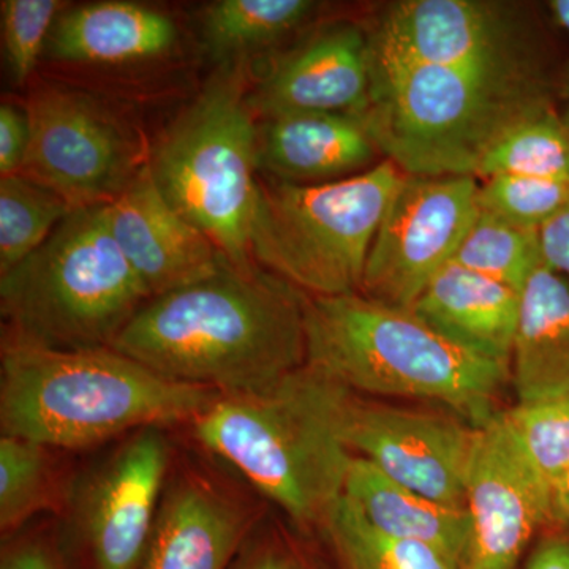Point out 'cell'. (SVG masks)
<instances>
[{
    "instance_id": "6da1fadb",
    "label": "cell",
    "mask_w": 569,
    "mask_h": 569,
    "mask_svg": "<svg viewBox=\"0 0 569 569\" xmlns=\"http://www.w3.org/2000/svg\"><path fill=\"white\" fill-rule=\"evenodd\" d=\"M309 299L258 264L224 263L149 299L110 348L178 383L254 395L307 365Z\"/></svg>"
},
{
    "instance_id": "7a4b0ae2",
    "label": "cell",
    "mask_w": 569,
    "mask_h": 569,
    "mask_svg": "<svg viewBox=\"0 0 569 569\" xmlns=\"http://www.w3.org/2000/svg\"><path fill=\"white\" fill-rule=\"evenodd\" d=\"M362 122L402 173L473 176L520 122L556 108L548 61L397 63L370 61Z\"/></svg>"
},
{
    "instance_id": "3957f363",
    "label": "cell",
    "mask_w": 569,
    "mask_h": 569,
    "mask_svg": "<svg viewBox=\"0 0 569 569\" xmlns=\"http://www.w3.org/2000/svg\"><path fill=\"white\" fill-rule=\"evenodd\" d=\"M219 397L168 380L110 347L3 346L2 436L44 448L91 447L129 430L193 422Z\"/></svg>"
},
{
    "instance_id": "277c9868",
    "label": "cell",
    "mask_w": 569,
    "mask_h": 569,
    "mask_svg": "<svg viewBox=\"0 0 569 569\" xmlns=\"http://www.w3.org/2000/svg\"><path fill=\"white\" fill-rule=\"evenodd\" d=\"M307 366L370 399L429 403L482 427L497 417L508 367L449 342L411 309L353 293L310 298Z\"/></svg>"
},
{
    "instance_id": "5b68a950",
    "label": "cell",
    "mask_w": 569,
    "mask_h": 569,
    "mask_svg": "<svg viewBox=\"0 0 569 569\" xmlns=\"http://www.w3.org/2000/svg\"><path fill=\"white\" fill-rule=\"evenodd\" d=\"M340 388L306 365L268 391L220 396L194 437L296 522L325 527L353 460L336 425Z\"/></svg>"
},
{
    "instance_id": "8992f818",
    "label": "cell",
    "mask_w": 569,
    "mask_h": 569,
    "mask_svg": "<svg viewBox=\"0 0 569 569\" xmlns=\"http://www.w3.org/2000/svg\"><path fill=\"white\" fill-rule=\"evenodd\" d=\"M149 296L112 238L104 206L78 209L0 276L7 342L52 350L112 346Z\"/></svg>"
},
{
    "instance_id": "52a82bcc",
    "label": "cell",
    "mask_w": 569,
    "mask_h": 569,
    "mask_svg": "<svg viewBox=\"0 0 569 569\" xmlns=\"http://www.w3.org/2000/svg\"><path fill=\"white\" fill-rule=\"evenodd\" d=\"M246 62L224 63L149 153L153 181L224 260L253 268L250 231L260 192L258 119Z\"/></svg>"
},
{
    "instance_id": "ba28073f",
    "label": "cell",
    "mask_w": 569,
    "mask_h": 569,
    "mask_svg": "<svg viewBox=\"0 0 569 569\" xmlns=\"http://www.w3.org/2000/svg\"><path fill=\"white\" fill-rule=\"evenodd\" d=\"M403 174L383 159L342 181H260L250 231L254 263L310 298L359 293L370 247Z\"/></svg>"
},
{
    "instance_id": "9c48e42d",
    "label": "cell",
    "mask_w": 569,
    "mask_h": 569,
    "mask_svg": "<svg viewBox=\"0 0 569 569\" xmlns=\"http://www.w3.org/2000/svg\"><path fill=\"white\" fill-rule=\"evenodd\" d=\"M26 111L31 140L18 174L59 194L71 211L111 203L149 162L129 123L89 93L43 86Z\"/></svg>"
},
{
    "instance_id": "30bf717a",
    "label": "cell",
    "mask_w": 569,
    "mask_h": 569,
    "mask_svg": "<svg viewBox=\"0 0 569 569\" xmlns=\"http://www.w3.org/2000/svg\"><path fill=\"white\" fill-rule=\"evenodd\" d=\"M370 61L500 63L546 59L529 3L505 0H399L369 24Z\"/></svg>"
},
{
    "instance_id": "8fae6325",
    "label": "cell",
    "mask_w": 569,
    "mask_h": 569,
    "mask_svg": "<svg viewBox=\"0 0 569 569\" xmlns=\"http://www.w3.org/2000/svg\"><path fill=\"white\" fill-rule=\"evenodd\" d=\"M478 192L473 176L403 174L370 247L359 293L411 309L455 260L477 217Z\"/></svg>"
},
{
    "instance_id": "7c38bea8",
    "label": "cell",
    "mask_w": 569,
    "mask_h": 569,
    "mask_svg": "<svg viewBox=\"0 0 569 569\" xmlns=\"http://www.w3.org/2000/svg\"><path fill=\"white\" fill-rule=\"evenodd\" d=\"M336 425L355 458L392 481L466 507V486L478 427L448 411L396 406L340 388Z\"/></svg>"
},
{
    "instance_id": "4fadbf2b",
    "label": "cell",
    "mask_w": 569,
    "mask_h": 569,
    "mask_svg": "<svg viewBox=\"0 0 569 569\" xmlns=\"http://www.w3.org/2000/svg\"><path fill=\"white\" fill-rule=\"evenodd\" d=\"M468 538L459 569H519L550 522V486L531 467L501 411L478 427L466 486Z\"/></svg>"
},
{
    "instance_id": "5bb4252c",
    "label": "cell",
    "mask_w": 569,
    "mask_h": 569,
    "mask_svg": "<svg viewBox=\"0 0 569 569\" xmlns=\"http://www.w3.org/2000/svg\"><path fill=\"white\" fill-rule=\"evenodd\" d=\"M370 51L365 24L321 26L284 52L250 91L257 119L302 112L362 118L370 103Z\"/></svg>"
},
{
    "instance_id": "9a60e30c",
    "label": "cell",
    "mask_w": 569,
    "mask_h": 569,
    "mask_svg": "<svg viewBox=\"0 0 569 569\" xmlns=\"http://www.w3.org/2000/svg\"><path fill=\"white\" fill-rule=\"evenodd\" d=\"M168 460L170 448L159 427L138 430L92 482L82 529L93 568H142Z\"/></svg>"
},
{
    "instance_id": "2e32d148",
    "label": "cell",
    "mask_w": 569,
    "mask_h": 569,
    "mask_svg": "<svg viewBox=\"0 0 569 569\" xmlns=\"http://www.w3.org/2000/svg\"><path fill=\"white\" fill-rule=\"evenodd\" d=\"M104 216L149 299L204 279L228 263L211 239L163 197L149 162L104 204Z\"/></svg>"
},
{
    "instance_id": "e0dca14e",
    "label": "cell",
    "mask_w": 569,
    "mask_h": 569,
    "mask_svg": "<svg viewBox=\"0 0 569 569\" xmlns=\"http://www.w3.org/2000/svg\"><path fill=\"white\" fill-rule=\"evenodd\" d=\"M380 157L383 153L358 116L302 112L258 127V171L274 181H342L376 167Z\"/></svg>"
},
{
    "instance_id": "ac0fdd59",
    "label": "cell",
    "mask_w": 569,
    "mask_h": 569,
    "mask_svg": "<svg viewBox=\"0 0 569 569\" xmlns=\"http://www.w3.org/2000/svg\"><path fill=\"white\" fill-rule=\"evenodd\" d=\"M519 301L516 288L451 261L411 310L449 342L509 369Z\"/></svg>"
},
{
    "instance_id": "d6986e66",
    "label": "cell",
    "mask_w": 569,
    "mask_h": 569,
    "mask_svg": "<svg viewBox=\"0 0 569 569\" xmlns=\"http://www.w3.org/2000/svg\"><path fill=\"white\" fill-rule=\"evenodd\" d=\"M178 37V26L164 11L104 0L63 11L52 28L47 52L52 61L71 66H137L170 54Z\"/></svg>"
},
{
    "instance_id": "ffe728a7",
    "label": "cell",
    "mask_w": 569,
    "mask_h": 569,
    "mask_svg": "<svg viewBox=\"0 0 569 569\" xmlns=\"http://www.w3.org/2000/svg\"><path fill=\"white\" fill-rule=\"evenodd\" d=\"M247 535L244 509L189 479L163 498L141 569H230Z\"/></svg>"
},
{
    "instance_id": "44dd1931",
    "label": "cell",
    "mask_w": 569,
    "mask_h": 569,
    "mask_svg": "<svg viewBox=\"0 0 569 569\" xmlns=\"http://www.w3.org/2000/svg\"><path fill=\"white\" fill-rule=\"evenodd\" d=\"M509 381L518 403L569 392V280L545 261L520 290Z\"/></svg>"
},
{
    "instance_id": "7402d4cb",
    "label": "cell",
    "mask_w": 569,
    "mask_h": 569,
    "mask_svg": "<svg viewBox=\"0 0 569 569\" xmlns=\"http://www.w3.org/2000/svg\"><path fill=\"white\" fill-rule=\"evenodd\" d=\"M343 496L377 530L425 542L460 563L468 538L466 507L441 503L415 492L355 456Z\"/></svg>"
},
{
    "instance_id": "603a6c76",
    "label": "cell",
    "mask_w": 569,
    "mask_h": 569,
    "mask_svg": "<svg viewBox=\"0 0 569 569\" xmlns=\"http://www.w3.org/2000/svg\"><path fill=\"white\" fill-rule=\"evenodd\" d=\"M320 10L313 0H219L201 18L206 50L222 66L246 62L305 31Z\"/></svg>"
},
{
    "instance_id": "cb8c5ba5",
    "label": "cell",
    "mask_w": 569,
    "mask_h": 569,
    "mask_svg": "<svg viewBox=\"0 0 569 569\" xmlns=\"http://www.w3.org/2000/svg\"><path fill=\"white\" fill-rule=\"evenodd\" d=\"M325 529L346 569H459L432 546L377 530L346 496L332 508Z\"/></svg>"
},
{
    "instance_id": "d4e9b609",
    "label": "cell",
    "mask_w": 569,
    "mask_h": 569,
    "mask_svg": "<svg viewBox=\"0 0 569 569\" xmlns=\"http://www.w3.org/2000/svg\"><path fill=\"white\" fill-rule=\"evenodd\" d=\"M71 212L59 194L24 176L0 179V276L43 246Z\"/></svg>"
},
{
    "instance_id": "484cf974",
    "label": "cell",
    "mask_w": 569,
    "mask_h": 569,
    "mask_svg": "<svg viewBox=\"0 0 569 569\" xmlns=\"http://www.w3.org/2000/svg\"><path fill=\"white\" fill-rule=\"evenodd\" d=\"M501 174L569 179V127L559 110L520 122L486 153L478 181Z\"/></svg>"
},
{
    "instance_id": "4316f807",
    "label": "cell",
    "mask_w": 569,
    "mask_h": 569,
    "mask_svg": "<svg viewBox=\"0 0 569 569\" xmlns=\"http://www.w3.org/2000/svg\"><path fill=\"white\" fill-rule=\"evenodd\" d=\"M452 261L520 291L542 261L539 230L507 222L478 206Z\"/></svg>"
},
{
    "instance_id": "83f0119b",
    "label": "cell",
    "mask_w": 569,
    "mask_h": 569,
    "mask_svg": "<svg viewBox=\"0 0 569 569\" xmlns=\"http://www.w3.org/2000/svg\"><path fill=\"white\" fill-rule=\"evenodd\" d=\"M522 455L548 485L569 470V392L501 411Z\"/></svg>"
},
{
    "instance_id": "f1b7e54d",
    "label": "cell",
    "mask_w": 569,
    "mask_h": 569,
    "mask_svg": "<svg viewBox=\"0 0 569 569\" xmlns=\"http://www.w3.org/2000/svg\"><path fill=\"white\" fill-rule=\"evenodd\" d=\"M50 492L47 448L22 438H0V527L17 529L44 507Z\"/></svg>"
},
{
    "instance_id": "f546056e",
    "label": "cell",
    "mask_w": 569,
    "mask_h": 569,
    "mask_svg": "<svg viewBox=\"0 0 569 569\" xmlns=\"http://www.w3.org/2000/svg\"><path fill=\"white\" fill-rule=\"evenodd\" d=\"M568 204L569 179L501 174L479 181V209L531 230H539Z\"/></svg>"
},
{
    "instance_id": "4dcf8cb0",
    "label": "cell",
    "mask_w": 569,
    "mask_h": 569,
    "mask_svg": "<svg viewBox=\"0 0 569 569\" xmlns=\"http://www.w3.org/2000/svg\"><path fill=\"white\" fill-rule=\"evenodd\" d=\"M69 3L61 0H2L3 50L11 78L24 84L31 78L41 54L47 51L52 28Z\"/></svg>"
},
{
    "instance_id": "1f68e13d",
    "label": "cell",
    "mask_w": 569,
    "mask_h": 569,
    "mask_svg": "<svg viewBox=\"0 0 569 569\" xmlns=\"http://www.w3.org/2000/svg\"><path fill=\"white\" fill-rule=\"evenodd\" d=\"M31 140V126L26 108L13 103L0 107V174L20 173Z\"/></svg>"
},
{
    "instance_id": "d6a6232c",
    "label": "cell",
    "mask_w": 569,
    "mask_h": 569,
    "mask_svg": "<svg viewBox=\"0 0 569 569\" xmlns=\"http://www.w3.org/2000/svg\"><path fill=\"white\" fill-rule=\"evenodd\" d=\"M230 569H309L293 550L272 539H246Z\"/></svg>"
},
{
    "instance_id": "836d02e7",
    "label": "cell",
    "mask_w": 569,
    "mask_h": 569,
    "mask_svg": "<svg viewBox=\"0 0 569 569\" xmlns=\"http://www.w3.org/2000/svg\"><path fill=\"white\" fill-rule=\"evenodd\" d=\"M542 261L569 280V204L539 228Z\"/></svg>"
},
{
    "instance_id": "e575fe53",
    "label": "cell",
    "mask_w": 569,
    "mask_h": 569,
    "mask_svg": "<svg viewBox=\"0 0 569 569\" xmlns=\"http://www.w3.org/2000/svg\"><path fill=\"white\" fill-rule=\"evenodd\" d=\"M526 569H569V527H557L535 542Z\"/></svg>"
},
{
    "instance_id": "d590c367",
    "label": "cell",
    "mask_w": 569,
    "mask_h": 569,
    "mask_svg": "<svg viewBox=\"0 0 569 569\" xmlns=\"http://www.w3.org/2000/svg\"><path fill=\"white\" fill-rule=\"evenodd\" d=\"M0 569H62L58 557L40 542H24L3 552Z\"/></svg>"
},
{
    "instance_id": "8d00e7d4",
    "label": "cell",
    "mask_w": 569,
    "mask_h": 569,
    "mask_svg": "<svg viewBox=\"0 0 569 569\" xmlns=\"http://www.w3.org/2000/svg\"><path fill=\"white\" fill-rule=\"evenodd\" d=\"M548 10L553 22L560 26L569 36V0H552V2L548 3ZM559 97L561 102L559 114L561 121L569 127V61L567 71H565V80L561 82Z\"/></svg>"
},
{
    "instance_id": "74e56055",
    "label": "cell",
    "mask_w": 569,
    "mask_h": 569,
    "mask_svg": "<svg viewBox=\"0 0 569 569\" xmlns=\"http://www.w3.org/2000/svg\"><path fill=\"white\" fill-rule=\"evenodd\" d=\"M550 522L569 527V470L550 485Z\"/></svg>"
}]
</instances>
